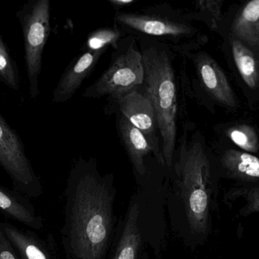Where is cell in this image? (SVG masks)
I'll use <instances>...</instances> for the list:
<instances>
[{
	"instance_id": "6da1fadb",
	"label": "cell",
	"mask_w": 259,
	"mask_h": 259,
	"mask_svg": "<svg viewBox=\"0 0 259 259\" xmlns=\"http://www.w3.org/2000/svg\"><path fill=\"white\" fill-rule=\"evenodd\" d=\"M113 175L103 174L93 158L71 169L65 197L63 245L67 259H106L115 234Z\"/></svg>"
},
{
	"instance_id": "7a4b0ae2",
	"label": "cell",
	"mask_w": 259,
	"mask_h": 259,
	"mask_svg": "<svg viewBox=\"0 0 259 259\" xmlns=\"http://www.w3.org/2000/svg\"><path fill=\"white\" fill-rule=\"evenodd\" d=\"M137 38L144 65L143 86L157 113L161 151L169 172L178 142V87L176 53L165 44L146 36Z\"/></svg>"
},
{
	"instance_id": "3957f363",
	"label": "cell",
	"mask_w": 259,
	"mask_h": 259,
	"mask_svg": "<svg viewBox=\"0 0 259 259\" xmlns=\"http://www.w3.org/2000/svg\"><path fill=\"white\" fill-rule=\"evenodd\" d=\"M170 173L190 232L205 236L209 228L211 168L202 141L196 134L190 136L189 126L180 137Z\"/></svg>"
},
{
	"instance_id": "277c9868",
	"label": "cell",
	"mask_w": 259,
	"mask_h": 259,
	"mask_svg": "<svg viewBox=\"0 0 259 259\" xmlns=\"http://www.w3.org/2000/svg\"><path fill=\"white\" fill-rule=\"evenodd\" d=\"M197 18L196 14L162 3L137 12H115L114 21L124 35L151 38L165 44L177 55L185 56L202 42L199 30L193 24Z\"/></svg>"
},
{
	"instance_id": "5b68a950",
	"label": "cell",
	"mask_w": 259,
	"mask_h": 259,
	"mask_svg": "<svg viewBox=\"0 0 259 259\" xmlns=\"http://www.w3.org/2000/svg\"><path fill=\"white\" fill-rule=\"evenodd\" d=\"M113 50L109 66L93 85L85 89L83 97H106L109 103L143 85L144 65L136 36L124 35Z\"/></svg>"
},
{
	"instance_id": "8992f818",
	"label": "cell",
	"mask_w": 259,
	"mask_h": 259,
	"mask_svg": "<svg viewBox=\"0 0 259 259\" xmlns=\"http://www.w3.org/2000/svg\"><path fill=\"white\" fill-rule=\"evenodd\" d=\"M24 39V60L30 97L39 95L42 54L50 33V0H31L17 12Z\"/></svg>"
},
{
	"instance_id": "52a82bcc",
	"label": "cell",
	"mask_w": 259,
	"mask_h": 259,
	"mask_svg": "<svg viewBox=\"0 0 259 259\" xmlns=\"http://www.w3.org/2000/svg\"><path fill=\"white\" fill-rule=\"evenodd\" d=\"M107 103L106 112L121 114L134 127L140 130L153 149L158 164L166 169L161 151L157 113L143 85L132 90L118 100Z\"/></svg>"
},
{
	"instance_id": "ba28073f",
	"label": "cell",
	"mask_w": 259,
	"mask_h": 259,
	"mask_svg": "<svg viewBox=\"0 0 259 259\" xmlns=\"http://www.w3.org/2000/svg\"><path fill=\"white\" fill-rule=\"evenodd\" d=\"M0 165L7 172L18 190L31 197H37L41 194L40 184L26 155L21 138L1 116Z\"/></svg>"
},
{
	"instance_id": "9c48e42d",
	"label": "cell",
	"mask_w": 259,
	"mask_h": 259,
	"mask_svg": "<svg viewBox=\"0 0 259 259\" xmlns=\"http://www.w3.org/2000/svg\"><path fill=\"white\" fill-rule=\"evenodd\" d=\"M115 114L120 139L127 152L135 177L142 182V179L149 173L148 161L154 159L158 162L153 149L144 135L134 127L125 117L118 113Z\"/></svg>"
},
{
	"instance_id": "30bf717a",
	"label": "cell",
	"mask_w": 259,
	"mask_h": 259,
	"mask_svg": "<svg viewBox=\"0 0 259 259\" xmlns=\"http://www.w3.org/2000/svg\"><path fill=\"white\" fill-rule=\"evenodd\" d=\"M107 50H88L74 59L64 71L53 91V103H65L71 100Z\"/></svg>"
},
{
	"instance_id": "8fae6325",
	"label": "cell",
	"mask_w": 259,
	"mask_h": 259,
	"mask_svg": "<svg viewBox=\"0 0 259 259\" xmlns=\"http://www.w3.org/2000/svg\"><path fill=\"white\" fill-rule=\"evenodd\" d=\"M184 57L193 60L204 88L211 97L223 104L236 106L234 93L226 76L214 59L204 52H190Z\"/></svg>"
},
{
	"instance_id": "7c38bea8",
	"label": "cell",
	"mask_w": 259,
	"mask_h": 259,
	"mask_svg": "<svg viewBox=\"0 0 259 259\" xmlns=\"http://www.w3.org/2000/svg\"><path fill=\"white\" fill-rule=\"evenodd\" d=\"M141 214L138 195H134L122 221L112 259H140L143 246Z\"/></svg>"
},
{
	"instance_id": "4fadbf2b",
	"label": "cell",
	"mask_w": 259,
	"mask_h": 259,
	"mask_svg": "<svg viewBox=\"0 0 259 259\" xmlns=\"http://www.w3.org/2000/svg\"><path fill=\"white\" fill-rule=\"evenodd\" d=\"M0 211L33 229L39 230L42 228V218L36 214L30 203L17 193L9 191L1 186Z\"/></svg>"
},
{
	"instance_id": "5bb4252c",
	"label": "cell",
	"mask_w": 259,
	"mask_h": 259,
	"mask_svg": "<svg viewBox=\"0 0 259 259\" xmlns=\"http://www.w3.org/2000/svg\"><path fill=\"white\" fill-rule=\"evenodd\" d=\"M233 33L259 52V0L249 2L243 8L234 21Z\"/></svg>"
},
{
	"instance_id": "9a60e30c",
	"label": "cell",
	"mask_w": 259,
	"mask_h": 259,
	"mask_svg": "<svg viewBox=\"0 0 259 259\" xmlns=\"http://www.w3.org/2000/svg\"><path fill=\"white\" fill-rule=\"evenodd\" d=\"M222 164L234 177L244 181L259 180V159L254 155L228 150L224 154Z\"/></svg>"
},
{
	"instance_id": "2e32d148",
	"label": "cell",
	"mask_w": 259,
	"mask_h": 259,
	"mask_svg": "<svg viewBox=\"0 0 259 259\" xmlns=\"http://www.w3.org/2000/svg\"><path fill=\"white\" fill-rule=\"evenodd\" d=\"M1 225L6 237L22 259H55L35 239L10 224L1 222Z\"/></svg>"
},
{
	"instance_id": "e0dca14e",
	"label": "cell",
	"mask_w": 259,
	"mask_h": 259,
	"mask_svg": "<svg viewBox=\"0 0 259 259\" xmlns=\"http://www.w3.org/2000/svg\"><path fill=\"white\" fill-rule=\"evenodd\" d=\"M232 51L236 65L245 83L252 89L256 88L259 73L253 53L239 40L232 41Z\"/></svg>"
},
{
	"instance_id": "ac0fdd59",
	"label": "cell",
	"mask_w": 259,
	"mask_h": 259,
	"mask_svg": "<svg viewBox=\"0 0 259 259\" xmlns=\"http://www.w3.org/2000/svg\"><path fill=\"white\" fill-rule=\"evenodd\" d=\"M0 82L14 91L20 88V74L9 49L0 34Z\"/></svg>"
},
{
	"instance_id": "d6986e66",
	"label": "cell",
	"mask_w": 259,
	"mask_h": 259,
	"mask_svg": "<svg viewBox=\"0 0 259 259\" xmlns=\"http://www.w3.org/2000/svg\"><path fill=\"white\" fill-rule=\"evenodd\" d=\"M117 26L99 29L89 35L87 41L88 50H99L115 48L120 40L124 36Z\"/></svg>"
},
{
	"instance_id": "ffe728a7",
	"label": "cell",
	"mask_w": 259,
	"mask_h": 259,
	"mask_svg": "<svg viewBox=\"0 0 259 259\" xmlns=\"http://www.w3.org/2000/svg\"><path fill=\"white\" fill-rule=\"evenodd\" d=\"M231 139L239 147L249 152L258 150V140L252 128L247 126H238L229 132Z\"/></svg>"
},
{
	"instance_id": "44dd1931",
	"label": "cell",
	"mask_w": 259,
	"mask_h": 259,
	"mask_svg": "<svg viewBox=\"0 0 259 259\" xmlns=\"http://www.w3.org/2000/svg\"><path fill=\"white\" fill-rule=\"evenodd\" d=\"M219 2L199 1L197 7L200 9V13L197 14L199 18H208V21L211 27H216L217 21L220 14Z\"/></svg>"
},
{
	"instance_id": "7402d4cb",
	"label": "cell",
	"mask_w": 259,
	"mask_h": 259,
	"mask_svg": "<svg viewBox=\"0 0 259 259\" xmlns=\"http://www.w3.org/2000/svg\"><path fill=\"white\" fill-rule=\"evenodd\" d=\"M237 193L241 195L246 201V208L243 209L245 214L259 212V189H243L237 190Z\"/></svg>"
},
{
	"instance_id": "603a6c76",
	"label": "cell",
	"mask_w": 259,
	"mask_h": 259,
	"mask_svg": "<svg viewBox=\"0 0 259 259\" xmlns=\"http://www.w3.org/2000/svg\"><path fill=\"white\" fill-rule=\"evenodd\" d=\"M0 259H19L12 243L6 237L0 222Z\"/></svg>"
},
{
	"instance_id": "cb8c5ba5",
	"label": "cell",
	"mask_w": 259,
	"mask_h": 259,
	"mask_svg": "<svg viewBox=\"0 0 259 259\" xmlns=\"http://www.w3.org/2000/svg\"><path fill=\"white\" fill-rule=\"evenodd\" d=\"M109 3H110L112 8L115 9L116 12H121V9H124L126 6H131L135 3L134 0H109Z\"/></svg>"
}]
</instances>
